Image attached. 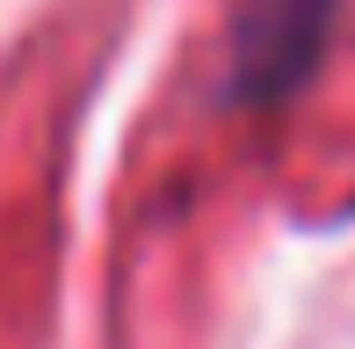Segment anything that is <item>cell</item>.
Masks as SVG:
<instances>
[{
    "mask_svg": "<svg viewBox=\"0 0 355 349\" xmlns=\"http://www.w3.org/2000/svg\"><path fill=\"white\" fill-rule=\"evenodd\" d=\"M334 15L341 0H247L232 22V51H225V102L247 109L290 102L327 58Z\"/></svg>",
    "mask_w": 355,
    "mask_h": 349,
    "instance_id": "6da1fadb",
    "label": "cell"
}]
</instances>
